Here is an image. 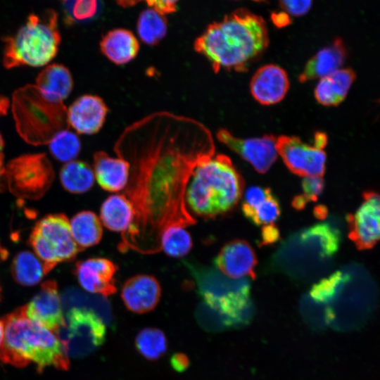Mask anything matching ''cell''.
<instances>
[{
    "label": "cell",
    "mask_w": 380,
    "mask_h": 380,
    "mask_svg": "<svg viewBox=\"0 0 380 380\" xmlns=\"http://www.w3.org/2000/svg\"><path fill=\"white\" fill-rule=\"evenodd\" d=\"M137 27L141 41L147 45L153 46L165 37L167 23L164 15L149 8L140 14Z\"/></svg>",
    "instance_id": "cell-30"
},
{
    "label": "cell",
    "mask_w": 380,
    "mask_h": 380,
    "mask_svg": "<svg viewBox=\"0 0 380 380\" xmlns=\"http://www.w3.org/2000/svg\"><path fill=\"white\" fill-rule=\"evenodd\" d=\"M347 51L341 39H336L330 45L320 49L305 64L298 79L305 82L321 79L338 69L344 63Z\"/></svg>",
    "instance_id": "cell-22"
},
{
    "label": "cell",
    "mask_w": 380,
    "mask_h": 380,
    "mask_svg": "<svg viewBox=\"0 0 380 380\" xmlns=\"http://www.w3.org/2000/svg\"><path fill=\"white\" fill-rule=\"evenodd\" d=\"M129 163L120 157H112L99 151L93 156V171L100 186L115 192L126 187L129 177Z\"/></svg>",
    "instance_id": "cell-21"
},
{
    "label": "cell",
    "mask_w": 380,
    "mask_h": 380,
    "mask_svg": "<svg viewBox=\"0 0 380 380\" xmlns=\"http://www.w3.org/2000/svg\"><path fill=\"white\" fill-rule=\"evenodd\" d=\"M117 270V265L110 260L93 258L78 261L75 274L84 290L108 296L117 291L114 277Z\"/></svg>",
    "instance_id": "cell-17"
},
{
    "label": "cell",
    "mask_w": 380,
    "mask_h": 380,
    "mask_svg": "<svg viewBox=\"0 0 380 380\" xmlns=\"http://www.w3.org/2000/svg\"><path fill=\"white\" fill-rule=\"evenodd\" d=\"M48 145L53 157L65 163L75 160L82 148L78 134L70 128L57 133Z\"/></svg>",
    "instance_id": "cell-32"
},
{
    "label": "cell",
    "mask_w": 380,
    "mask_h": 380,
    "mask_svg": "<svg viewBox=\"0 0 380 380\" xmlns=\"http://www.w3.org/2000/svg\"><path fill=\"white\" fill-rule=\"evenodd\" d=\"M355 78L351 68H341L319 79L314 91L316 100L325 106L339 105L345 100Z\"/></svg>",
    "instance_id": "cell-25"
},
{
    "label": "cell",
    "mask_w": 380,
    "mask_h": 380,
    "mask_svg": "<svg viewBox=\"0 0 380 380\" xmlns=\"http://www.w3.org/2000/svg\"><path fill=\"white\" fill-rule=\"evenodd\" d=\"M54 170L45 153H28L11 160L5 166V181L18 198L37 200L51 187Z\"/></svg>",
    "instance_id": "cell-9"
},
{
    "label": "cell",
    "mask_w": 380,
    "mask_h": 380,
    "mask_svg": "<svg viewBox=\"0 0 380 380\" xmlns=\"http://www.w3.org/2000/svg\"><path fill=\"white\" fill-rule=\"evenodd\" d=\"M63 1H66V0H63Z\"/></svg>",
    "instance_id": "cell-52"
},
{
    "label": "cell",
    "mask_w": 380,
    "mask_h": 380,
    "mask_svg": "<svg viewBox=\"0 0 380 380\" xmlns=\"http://www.w3.org/2000/svg\"><path fill=\"white\" fill-rule=\"evenodd\" d=\"M11 270L14 280L25 286L37 284L45 274L42 261L28 251H20L15 255Z\"/></svg>",
    "instance_id": "cell-29"
},
{
    "label": "cell",
    "mask_w": 380,
    "mask_h": 380,
    "mask_svg": "<svg viewBox=\"0 0 380 380\" xmlns=\"http://www.w3.org/2000/svg\"><path fill=\"white\" fill-rule=\"evenodd\" d=\"M178 1L179 0H146L150 8H153L164 15L176 11Z\"/></svg>",
    "instance_id": "cell-41"
},
{
    "label": "cell",
    "mask_w": 380,
    "mask_h": 380,
    "mask_svg": "<svg viewBox=\"0 0 380 380\" xmlns=\"http://www.w3.org/2000/svg\"><path fill=\"white\" fill-rule=\"evenodd\" d=\"M66 21L68 24L91 19L96 13L98 0H66Z\"/></svg>",
    "instance_id": "cell-36"
},
{
    "label": "cell",
    "mask_w": 380,
    "mask_h": 380,
    "mask_svg": "<svg viewBox=\"0 0 380 380\" xmlns=\"http://www.w3.org/2000/svg\"><path fill=\"white\" fill-rule=\"evenodd\" d=\"M11 101L0 94V116L5 115L10 108Z\"/></svg>",
    "instance_id": "cell-45"
},
{
    "label": "cell",
    "mask_w": 380,
    "mask_h": 380,
    "mask_svg": "<svg viewBox=\"0 0 380 380\" xmlns=\"http://www.w3.org/2000/svg\"><path fill=\"white\" fill-rule=\"evenodd\" d=\"M70 227L72 238L81 251L96 245L101 239L102 226L93 212L78 213L71 219Z\"/></svg>",
    "instance_id": "cell-27"
},
{
    "label": "cell",
    "mask_w": 380,
    "mask_h": 380,
    "mask_svg": "<svg viewBox=\"0 0 380 380\" xmlns=\"http://www.w3.org/2000/svg\"><path fill=\"white\" fill-rule=\"evenodd\" d=\"M100 217L106 228L123 234L133 221V207L125 195H111L103 203Z\"/></svg>",
    "instance_id": "cell-26"
},
{
    "label": "cell",
    "mask_w": 380,
    "mask_h": 380,
    "mask_svg": "<svg viewBox=\"0 0 380 380\" xmlns=\"http://www.w3.org/2000/svg\"><path fill=\"white\" fill-rule=\"evenodd\" d=\"M4 338L0 349V360L15 366L34 363L42 372L53 366L66 369L68 357L62 344L51 331L30 319L25 307L18 308L4 319Z\"/></svg>",
    "instance_id": "cell-3"
},
{
    "label": "cell",
    "mask_w": 380,
    "mask_h": 380,
    "mask_svg": "<svg viewBox=\"0 0 380 380\" xmlns=\"http://www.w3.org/2000/svg\"><path fill=\"white\" fill-rule=\"evenodd\" d=\"M61 40L55 11L31 13L13 35L3 39V65L7 69L46 66L56 56Z\"/></svg>",
    "instance_id": "cell-5"
},
{
    "label": "cell",
    "mask_w": 380,
    "mask_h": 380,
    "mask_svg": "<svg viewBox=\"0 0 380 380\" xmlns=\"http://www.w3.org/2000/svg\"><path fill=\"white\" fill-rule=\"evenodd\" d=\"M10 107L18 133L31 145L48 144L57 133L70 128L64 103L46 98L34 84L15 90Z\"/></svg>",
    "instance_id": "cell-6"
},
{
    "label": "cell",
    "mask_w": 380,
    "mask_h": 380,
    "mask_svg": "<svg viewBox=\"0 0 380 380\" xmlns=\"http://www.w3.org/2000/svg\"><path fill=\"white\" fill-rule=\"evenodd\" d=\"M29 242L42 261L45 274L59 262L73 260L81 251L72 238L70 222L62 213L48 215L39 220Z\"/></svg>",
    "instance_id": "cell-8"
},
{
    "label": "cell",
    "mask_w": 380,
    "mask_h": 380,
    "mask_svg": "<svg viewBox=\"0 0 380 380\" xmlns=\"http://www.w3.org/2000/svg\"><path fill=\"white\" fill-rule=\"evenodd\" d=\"M104 324L92 310L71 308L66 314L64 326L57 333L68 357H84L101 346L106 337Z\"/></svg>",
    "instance_id": "cell-10"
},
{
    "label": "cell",
    "mask_w": 380,
    "mask_h": 380,
    "mask_svg": "<svg viewBox=\"0 0 380 380\" xmlns=\"http://www.w3.org/2000/svg\"><path fill=\"white\" fill-rule=\"evenodd\" d=\"M289 86L285 70L274 64H267L253 74L250 90L259 103L270 106L280 102L287 94Z\"/></svg>",
    "instance_id": "cell-18"
},
{
    "label": "cell",
    "mask_w": 380,
    "mask_h": 380,
    "mask_svg": "<svg viewBox=\"0 0 380 380\" xmlns=\"http://www.w3.org/2000/svg\"><path fill=\"white\" fill-rule=\"evenodd\" d=\"M243 179L224 154L199 163L190 177L186 203L196 215L213 217L231 210L240 199Z\"/></svg>",
    "instance_id": "cell-4"
},
{
    "label": "cell",
    "mask_w": 380,
    "mask_h": 380,
    "mask_svg": "<svg viewBox=\"0 0 380 380\" xmlns=\"http://www.w3.org/2000/svg\"><path fill=\"white\" fill-rule=\"evenodd\" d=\"M4 147V138L1 134L0 133V157L4 156V153H3Z\"/></svg>",
    "instance_id": "cell-49"
},
{
    "label": "cell",
    "mask_w": 380,
    "mask_h": 380,
    "mask_svg": "<svg viewBox=\"0 0 380 380\" xmlns=\"http://www.w3.org/2000/svg\"><path fill=\"white\" fill-rule=\"evenodd\" d=\"M313 0H279L283 11L290 16L300 17L310 10Z\"/></svg>",
    "instance_id": "cell-40"
},
{
    "label": "cell",
    "mask_w": 380,
    "mask_h": 380,
    "mask_svg": "<svg viewBox=\"0 0 380 380\" xmlns=\"http://www.w3.org/2000/svg\"><path fill=\"white\" fill-rule=\"evenodd\" d=\"M280 206L277 198L271 192L268 196L245 216L257 225L271 224L278 218Z\"/></svg>",
    "instance_id": "cell-34"
},
{
    "label": "cell",
    "mask_w": 380,
    "mask_h": 380,
    "mask_svg": "<svg viewBox=\"0 0 380 380\" xmlns=\"http://www.w3.org/2000/svg\"><path fill=\"white\" fill-rule=\"evenodd\" d=\"M363 198L355 213L348 216L349 237L360 250L373 247L379 238V194L367 191Z\"/></svg>",
    "instance_id": "cell-13"
},
{
    "label": "cell",
    "mask_w": 380,
    "mask_h": 380,
    "mask_svg": "<svg viewBox=\"0 0 380 380\" xmlns=\"http://www.w3.org/2000/svg\"><path fill=\"white\" fill-rule=\"evenodd\" d=\"M4 323L3 320L0 319V349L4 343Z\"/></svg>",
    "instance_id": "cell-48"
},
{
    "label": "cell",
    "mask_w": 380,
    "mask_h": 380,
    "mask_svg": "<svg viewBox=\"0 0 380 380\" xmlns=\"http://www.w3.org/2000/svg\"><path fill=\"white\" fill-rule=\"evenodd\" d=\"M216 137L220 142L249 163L260 173L267 172L277 158L274 135L241 139L222 128L217 132Z\"/></svg>",
    "instance_id": "cell-12"
},
{
    "label": "cell",
    "mask_w": 380,
    "mask_h": 380,
    "mask_svg": "<svg viewBox=\"0 0 380 380\" xmlns=\"http://www.w3.org/2000/svg\"><path fill=\"white\" fill-rule=\"evenodd\" d=\"M324 132L314 134L313 144L303 142L298 137L281 135L276 138V148L286 166L293 173L302 176L322 177L325 171L327 144Z\"/></svg>",
    "instance_id": "cell-11"
},
{
    "label": "cell",
    "mask_w": 380,
    "mask_h": 380,
    "mask_svg": "<svg viewBox=\"0 0 380 380\" xmlns=\"http://www.w3.org/2000/svg\"><path fill=\"white\" fill-rule=\"evenodd\" d=\"M114 151L129 163L125 196L134 210L120 250L156 253L165 229L196 222L185 194L195 167L215 153L213 134L198 120L158 111L127 126Z\"/></svg>",
    "instance_id": "cell-1"
},
{
    "label": "cell",
    "mask_w": 380,
    "mask_h": 380,
    "mask_svg": "<svg viewBox=\"0 0 380 380\" xmlns=\"http://www.w3.org/2000/svg\"><path fill=\"white\" fill-rule=\"evenodd\" d=\"M271 192V190L267 188L264 189L259 186L249 187L246 191L242 204V211L244 215L265 200Z\"/></svg>",
    "instance_id": "cell-38"
},
{
    "label": "cell",
    "mask_w": 380,
    "mask_h": 380,
    "mask_svg": "<svg viewBox=\"0 0 380 380\" xmlns=\"http://www.w3.org/2000/svg\"><path fill=\"white\" fill-rule=\"evenodd\" d=\"M184 264L203 303L217 311L227 325L242 320L251 305L248 280L232 279L216 269L196 263L185 261Z\"/></svg>",
    "instance_id": "cell-7"
},
{
    "label": "cell",
    "mask_w": 380,
    "mask_h": 380,
    "mask_svg": "<svg viewBox=\"0 0 380 380\" xmlns=\"http://www.w3.org/2000/svg\"><path fill=\"white\" fill-rule=\"evenodd\" d=\"M108 111L107 105L100 96L82 95L67 108L69 127L77 134H94L103 127Z\"/></svg>",
    "instance_id": "cell-15"
},
{
    "label": "cell",
    "mask_w": 380,
    "mask_h": 380,
    "mask_svg": "<svg viewBox=\"0 0 380 380\" xmlns=\"http://www.w3.org/2000/svg\"><path fill=\"white\" fill-rule=\"evenodd\" d=\"M214 263L220 272L232 279H239L246 276L254 278L255 276V253L249 243L243 240H234L225 244Z\"/></svg>",
    "instance_id": "cell-19"
},
{
    "label": "cell",
    "mask_w": 380,
    "mask_h": 380,
    "mask_svg": "<svg viewBox=\"0 0 380 380\" xmlns=\"http://www.w3.org/2000/svg\"><path fill=\"white\" fill-rule=\"evenodd\" d=\"M170 364L177 372H182L188 368L189 360L185 354L177 353L171 357Z\"/></svg>",
    "instance_id": "cell-43"
},
{
    "label": "cell",
    "mask_w": 380,
    "mask_h": 380,
    "mask_svg": "<svg viewBox=\"0 0 380 380\" xmlns=\"http://www.w3.org/2000/svg\"><path fill=\"white\" fill-rule=\"evenodd\" d=\"M116 2L122 7L132 6L142 0H115Z\"/></svg>",
    "instance_id": "cell-47"
},
{
    "label": "cell",
    "mask_w": 380,
    "mask_h": 380,
    "mask_svg": "<svg viewBox=\"0 0 380 380\" xmlns=\"http://www.w3.org/2000/svg\"><path fill=\"white\" fill-rule=\"evenodd\" d=\"M279 236L278 229L273 225H265L262 229L261 244H270L278 240Z\"/></svg>",
    "instance_id": "cell-42"
},
{
    "label": "cell",
    "mask_w": 380,
    "mask_h": 380,
    "mask_svg": "<svg viewBox=\"0 0 380 380\" xmlns=\"http://www.w3.org/2000/svg\"><path fill=\"white\" fill-rule=\"evenodd\" d=\"M192 246V239L184 227H170L161 235L160 250H163L169 256H184L190 251Z\"/></svg>",
    "instance_id": "cell-33"
},
{
    "label": "cell",
    "mask_w": 380,
    "mask_h": 380,
    "mask_svg": "<svg viewBox=\"0 0 380 380\" xmlns=\"http://www.w3.org/2000/svg\"><path fill=\"white\" fill-rule=\"evenodd\" d=\"M302 187L304 191L303 196L309 201L317 200L324 189V180L322 177H306L303 179Z\"/></svg>",
    "instance_id": "cell-39"
},
{
    "label": "cell",
    "mask_w": 380,
    "mask_h": 380,
    "mask_svg": "<svg viewBox=\"0 0 380 380\" xmlns=\"http://www.w3.org/2000/svg\"><path fill=\"white\" fill-rule=\"evenodd\" d=\"M269 44L262 18L240 8L208 26L196 39L194 50L210 63L215 73L221 70L244 72Z\"/></svg>",
    "instance_id": "cell-2"
},
{
    "label": "cell",
    "mask_w": 380,
    "mask_h": 380,
    "mask_svg": "<svg viewBox=\"0 0 380 380\" xmlns=\"http://www.w3.org/2000/svg\"><path fill=\"white\" fill-rule=\"evenodd\" d=\"M34 85L46 98L63 103L72 91L73 79L65 66L52 63L46 65L38 74Z\"/></svg>",
    "instance_id": "cell-23"
},
{
    "label": "cell",
    "mask_w": 380,
    "mask_h": 380,
    "mask_svg": "<svg viewBox=\"0 0 380 380\" xmlns=\"http://www.w3.org/2000/svg\"><path fill=\"white\" fill-rule=\"evenodd\" d=\"M199 324L205 330H213L220 325H227L224 319L215 310L202 303L196 313Z\"/></svg>",
    "instance_id": "cell-37"
},
{
    "label": "cell",
    "mask_w": 380,
    "mask_h": 380,
    "mask_svg": "<svg viewBox=\"0 0 380 380\" xmlns=\"http://www.w3.org/2000/svg\"><path fill=\"white\" fill-rule=\"evenodd\" d=\"M6 186L5 181V166L4 165V156L0 157V189Z\"/></svg>",
    "instance_id": "cell-46"
},
{
    "label": "cell",
    "mask_w": 380,
    "mask_h": 380,
    "mask_svg": "<svg viewBox=\"0 0 380 380\" xmlns=\"http://www.w3.org/2000/svg\"><path fill=\"white\" fill-rule=\"evenodd\" d=\"M25 315L32 321L56 334L65 324L60 296L55 281L43 282L38 293L25 306Z\"/></svg>",
    "instance_id": "cell-14"
},
{
    "label": "cell",
    "mask_w": 380,
    "mask_h": 380,
    "mask_svg": "<svg viewBox=\"0 0 380 380\" xmlns=\"http://www.w3.org/2000/svg\"><path fill=\"white\" fill-rule=\"evenodd\" d=\"M0 297H1V287H0Z\"/></svg>",
    "instance_id": "cell-51"
},
{
    "label": "cell",
    "mask_w": 380,
    "mask_h": 380,
    "mask_svg": "<svg viewBox=\"0 0 380 380\" xmlns=\"http://www.w3.org/2000/svg\"><path fill=\"white\" fill-rule=\"evenodd\" d=\"M296 253L303 260L322 262L333 256L340 243L339 230L329 223H322L302 231L296 237Z\"/></svg>",
    "instance_id": "cell-16"
},
{
    "label": "cell",
    "mask_w": 380,
    "mask_h": 380,
    "mask_svg": "<svg viewBox=\"0 0 380 380\" xmlns=\"http://www.w3.org/2000/svg\"><path fill=\"white\" fill-rule=\"evenodd\" d=\"M95 177L93 169L84 161L74 160L62 167L60 181L63 187L72 194H82L94 185Z\"/></svg>",
    "instance_id": "cell-28"
},
{
    "label": "cell",
    "mask_w": 380,
    "mask_h": 380,
    "mask_svg": "<svg viewBox=\"0 0 380 380\" xmlns=\"http://www.w3.org/2000/svg\"><path fill=\"white\" fill-rule=\"evenodd\" d=\"M160 296L158 281L148 274H138L128 279L121 290V298L126 308L137 314L153 310L159 303Z\"/></svg>",
    "instance_id": "cell-20"
},
{
    "label": "cell",
    "mask_w": 380,
    "mask_h": 380,
    "mask_svg": "<svg viewBox=\"0 0 380 380\" xmlns=\"http://www.w3.org/2000/svg\"><path fill=\"white\" fill-rule=\"evenodd\" d=\"M99 46L101 53L117 65L129 63L139 51V43L135 35L122 28L108 32L102 37Z\"/></svg>",
    "instance_id": "cell-24"
},
{
    "label": "cell",
    "mask_w": 380,
    "mask_h": 380,
    "mask_svg": "<svg viewBox=\"0 0 380 380\" xmlns=\"http://www.w3.org/2000/svg\"><path fill=\"white\" fill-rule=\"evenodd\" d=\"M135 347L144 357L150 361H156L165 354L167 341L163 331L148 327L138 332L135 338Z\"/></svg>",
    "instance_id": "cell-31"
},
{
    "label": "cell",
    "mask_w": 380,
    "mask_h": 380,
    "mask_svg": "<svg viewBox=\"0 0 380 380\" xmlns=\"http://www.w3.org/2000/svg\"><path fill=\"white\" fill-rule=\"evenodd\" d=\"M272 23L277 27H283L290 24L291 18L284 11L273 13L271 15Z\"/></svg>",
    "instance_id": "cell-44"
},
{
    "label": "cell",
    "mask_w": 380,
    "mask_h": 380,
    "mask_svg": "<svg viewBox=\"0 0 380 380\" xmlns=\"http://www.w3.org/2000/svg\"><path fill=\"white\" fill-rule=\"evenodd\" d=\"M254 1H262V0H254Z\"/></svg>",
    "instance_id": "cell-50"
},
{
    "label": "cell",
    "mask_w": 380,
    "mask_h": 380,
    "mask_svg": "<svg viewBox=\"0 0 380 380\" xmlns=\"http://www.w3.org/2000/svg\"><path fill=\"white\" fill-rule=\"evenodd\" d=\"M344 276L345 272L337 271L315 284L310 291L311 298L322 303L333 300Z\"/></svg>",
    "instance_id": "cell-35"
}]
</instances>
